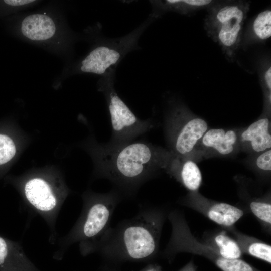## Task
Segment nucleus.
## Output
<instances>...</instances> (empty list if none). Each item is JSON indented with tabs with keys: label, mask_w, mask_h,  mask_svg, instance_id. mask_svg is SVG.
<instances>
[{
	"label": "nucleus",
	"mask_w": 271,
	"mask_h": 271,
	"mask_svg": "<svg viewBox=\"0 0 271 271\" xmlns=\"http://www.w3.org/2000/svg\"><path fill=\"white\" fill-rule=\"evenodd\" d=\"M97 176L109 180L123 198L135 197L140 187L158 169L167 167L171 155L143 141L96 147Z\"/></svg>",
	"instance_id": "f257e3e1"
},
{
	"label": "nucleus",
	"mask_w": 271,
	"mask_h": 271,
	"mask_svg": "<svg viewBox=\"0 0 271 271\" xmlns=\"http://www.w3.org/2000/svg\"><path fill=\"white\" fill-rule=\"evenodd\" d=\"M165 217L160 208L141 207L133 217L111 228L99 252L107 257L134 260L152 257L159 249Z\"/></svg>",
	"instance_id": "f03ea898"
},
{
	"label": "nucleus",
	"mask_w": 271,
	"mask_h": 271,
	"mask_svg": "<svg viewBox=\"0 0 271 271\" xmlns=\"http://www.w3.org/2000/svg\"><path fill=\"white\" fill-rule=\"evenodd\" d=\"M123 198L114 188L105 193H85L80 215L68 233L59 240L54 258L62 259L75 243L82 255L99 251L111 229L114 211Z\"/></svg>",
	"instance_id": "7ed1b4c3"
},
{
	"label": "nucleus",
	"mask_w": 271,
	"mask_h": 271,
	"mask_svg": "<svg viewBox=\"0 0 271 271\" xmlns=\"http://www.w3.org/2000/svg\"><path fill=\"white\" fill-rule=\"evenodd\" d=\"M250 7L249 1H217L207 9L204 29L229 61H234L240 48L243 25Z\"/></svg>",
	"instance_id": "20e7f679"
},
{
	"label": "nucleus",
	"mask_w": 271,
	"mask_h": 271,
	"mask_svg": "<svg viewBox=\"0 0 271 271\" xmlns=\"http://www.w3.org/2000/svg\"><path fill=\"white\" fill-rule=\"evenodd\" d=\"M155 19L150 16L129 34L116 38H99L89 52L74 66L73 73L107 76L115 72L118 64L130 51L139 49L138 40Z\"/></svg>",
	"instance_id": "39448f33"
},
{
	"label": "nucleus",
	"mask_w": 271,
	"mask_h": 271,
	"mask_svg": "<svg viewBox=\"0 0 271 271\" xmlns=\"http://www.w3.org/2000/svg\"><path fill=\"white\" fill-rule=\"evenodd\" d=\"M36 176L27 179L21 186L25 208L32 214L39 215L49 229V241L52 244L57 239V219L67 195L59 182Z\"/></svg>",
	"instance_id": "423d86ee"
},
{
	"label": "nucleus",
	"mask_w": 271,
	"mask_h": 271,
	"mask_svg": "<svg viewBox=\"0 0 271 271\" xmlns=\"http://www.w3.org/2000/svg\"><path fill=\"white\" fill-rule=\"evenodd\" d=\"M115 72L102 77L98 82L99 90L105 97L110 115L111 138L109 143L121 144L135 141L152 129L150 119L141 120L117 94L114 87Z\"/></svg>",
	"instance_id": "0eeeda50"
},
{
	"label": "nucleus",
	"mask_w": 271,
	"mask_h": 271,
	"mask_svg": "<svg viewBox=\"0 0 271 271\" xmlns=\"http://www.w3.org/2000/svg\"><path fill=\"white\" fill-rule=\"evenodd\" d=\"M58 19L46 12L27 15L20 22L22 37L27 40L43 46L66 44L65 32Z\"/></svg>",
	"instance_id": "6e6552de"
},
{
	"label": "nucleus",
	"mask_w": 271,
	"mask_h": 271,
	"mask_svg": "<svg viewBox=\"0 0 271 271\" xmlns=\"http://www.w3.org/2000/svg\"><path fill=\"white\" fill-rule=\"evenodd\" d=\"M176 108L179 115L177 107ZM169 122L168 132L173 150L172 154L178 157L191 152L208 128L206 121L198 117L182 121L183 123H181L173 111L170 114Z\"/></svg>",
	"instance_id": "1a4fd4ad"
},
{
	"label": "nucleus",
	"mask_w": 271,
	"mask_h": 271,
	"mask_svg": "<svg viewBox=\"0 0 271 271\" xmlns=\"http://www.w3.org/2000/svg\"><path fill=\"white\" fill-rule=\"evenodd\" d=\"M0 271H40L25 254L22 245L0 235Z\"/></svg>",
	"instance_id": "9d476101"
},
{
	"label": "nucleus",
	"mask_w": 271,
	"mask_h": 271,
	"mask_svg": "<svg viewBox=\"0 0 271 271\" xmlns=\"http://www.w3.org/2000/svg\"><path fill=\"white\" fill-rule=\"evenodd\" d=\"M152 12L150 16L155 20L163 14L174 12L187 15L197 10L208 9L217 1L211 0L150 1Z\"/></svg>",
	"instance_id": "9b49d317"
},
{
	"label": "nucleus",
	"mask_w": 271,
	"mask_h": 271,
	"mask_svg": "<svg viewBox=\"0 0 271 271\" xmlns=\"http://www.w3.org/2000/svg\"><path fill=\"white\" fill-rule=\"evenodd\" d=\"M271 36V10L265 9L255 16L242 34L240 48L244 50L258 43L265 42Z\"/></svg>",
	"instance_id": "f8f14e48"
},
{
	"label": "nucleus",
	"mask_w": 271,
	"mask_h": 271,
	"mask_svg": "<svg viewBox=\"0 0 271 271\" xmlns=\"http://www.w3.org/2000/svg\"><path fill=\"white\" fill-rule=\"evenodd\" d=\"M268 118L260 119L252 123L242 134L243 141H249L252 149L261 152L270 148L271 136L269 132Z\"/></svg>",
	"instance_id": "ddd939ff"
},
{
	"label": "nucleus",
	"mask_w": 271,
	"mask_h": 271,
	"mask_svg": "<svg viewBox=\"0 0 271 271\" xmlns=\"http://www.w3.org/2000/svg\"><path fill=\"white\" fill-rule=\"evenodd\" d=\"M237 141L235 132L232 130L225 131L222 128L208 130L202 138L203 145L213 148L221 155H228L234 150Z\"/></svg>",
	"instance_id": "4468645a"
},
{
	"label": "nucleus",
	"mask_w": 271,
	"mask_h": 271,
	"mask_svg": "<svg viewBox=\"0 0 271 271\" xmlns=\"http://www.w3.org/2000/svg\"><path fill=\"white\" fill-rule=\"evenodd\" d=\"M170 172L189 190H197L201 185V171L197 165L192 160H187L181 165L173 161L170 164Z\"/></svg>",
	"instance_id": "2eb2a0df"
},
{
	"label": "nucleus",
	"mask_w": 271,
	"mask_h": 271,
	"mask_svg": "<svg viewBox=\"0 0 271 271\" xmlns=\"http://www.w3.org/2000/svg\"><path fill=\"white\" fill-rule=\"evenodd\" d=\"M244 214L240 209L225 203L212 205L207 212L208 218L218 224L230 226L236 222Z\"/></svg>",
	"instance_id": "dca6fc26"
},
{
	"label": "nucleus",
	"mask_w": 271,
	"mask_h": 271,
	"mask_svg": "<svg viewBox=\"0 0 271 271\" xmlns=\"http://www.w3.org/2000/svg\"><path fill=\"white\" fill-rule=\"evenodd\" d=\"M214 241L221 257L235 259H239L241 256L242 251L240 246L225 234H218L215 237Z\"/></svg>",
	"instance_id": "f3484780"
},
{
	"label": "nucleus",
	"mask_w": 271,
	"mask_h": 271,
	"mask_svg": "<svg viewBox=\"0 0 271 271\" xmlns=\"http://www.w3.org/2000/svg\"><path fill=\"white\" fill-rule=\"evenodd\" d=\"M16 153V148L13 140L6 134H0V166L10 162Z\"/></svg>",
	"instance_id": "a211bd4d"
},
{
	"label": "nucleus",
	"mask_w": 271,
	"mask_h": 271,
	"mask_svg": "<svg viewBox=\"0 0 271 271\" xmlns=\"http://www.w3.org/2000/svg\"><path fill=\"white\" fill-rule=\"evenodd\" d=\"M215 262L222 271H254L249 264L239 259H228L220 256Z\"/></svg>",
	"instance_id": "6ab92c4d"
},
{
	"label": "nucleus",
	"mask_w": 271,
	"mask_h": 271,
	"mask_svg": "<svg viewBox=\"0 0 271 271\" xmlns=\"http://www.w3.org/2000/svg\"><path fill=\"white\" fill-rule=\"evenodd\" d=\"M249 254L271 263V246L270 245L260 241H254L247 246Z\"/></svg>",
	"instance_id": "aec40b11"
},
{
	"label": "nucleus",
	"mask_w": 271,
	"mask_h": 271,
	"mask_svg": "<svg viewBox=\"0 0 271 271\" xmlns=\"http://www.w3.org/2000/svg\"><path fill=\"white\" fill-rule=\"evenodd\" d=\"M259 76L262 86L266 91L267 97L270 100L271 65L270 62L268 59H263L260 62Z\"/></svg>",
	"instance_id": "412c9836"
},
{
	"label": "nucleus",
	"mask_w": 271,
	"mask_h": 271,
	"mask_svg": "<svg viewBox=\"0 0 271 271\" xmlns=\"http://www.w3.org/2000/svg\"><path fill=\"white\" fill-rule=\"evenodd\" d=\"M253 214L260 220L268 224L271 223V205L261 202H252L250 204Z\"/></svg>",
	"instance_id": "4be33fe9"
},
{
	"label": "nucleus",
	"mask_w": 271,
	"mask_h": 271,
	"mask_svg": "<svg viewBox=\"0 0 271 271\" xmlns=\"http://www.w3.org/2000/svg\"><path fill=\"white\" fill-rule=\"evenodd\" d=\"M257 167L264 171L271 170V150H267L260 155L256 160Z\"/></svg>",
	"instance_id": "5701e85b"
},
{
	"label": "nucleus",
	"mask_w": 271,
	"mask_h": 271,
	"mask_svg": "<svg viewBox=\"0 0 271 271\" xmlns=\"http://www.w3.org/2000/svg\"><path fill=\"white\" fill-rule=\"evenodd\" d=\"M145 271H156V270L154 269V268H148L147 270H146Z\"/></svg>",
	"instance_id": "b1692460"
}]
</instances>
